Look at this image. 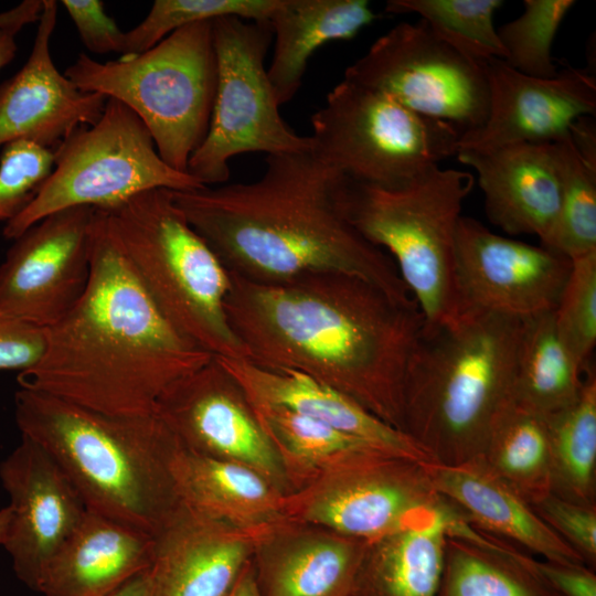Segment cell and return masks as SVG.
<instances>
[{
  "label": "cell",
  "instance_id": "obj_1",
  "mask_svg": "<svg viewBox=\"0 0 596 596\" xmlns=\"http://www.w3.org/2000/svg\"><path fill=\"white\" fill-rule=\"evenodd\" d=\"M230 276L225 311L246 361L305 373L404 432L405 377L425 324L414 298L340 273Z\"/></svg>",
  "mask_w": 596,
  "mask_h": 596
},
{
  "label": "cell",
  "instance_id": "obj_2",
  "mask_svg": "<svg viewBox=\"0 0 596 596\" xmlns=\"http://www.w3.org/2000/svg\"><path fill=\"white\" fill-rule=\"evenodd\" d=\"M260 178L170 191L175 205L230 274L280 283L318 273L371 281L412 299L392 258L350 222L344 177L312 152L266 156Z\"/></svg>",
  "mask_w": 596,
  "mask_h": 596
},
{
  "label": "cell",
  "instance_id": "obj_3",
  "mask_svg": "<svg viewBox=\"0 0 596 596\" xmlns=\"http://www.w3.org/2000/svg\"><path fill=\"white\" fill-rule=\"evenodd\" d=\"M44 336L43 353L18 374L19 386L113 416L155 414L170 385L213 358L163 317L100 210L93 226L87 288Z\"/></svg>",
  "mask_w": 596,
  "mask_h": 596
},
{
  "label": "cell",
  "instance_id": "obj_4",
  "mask_svg": "<svg viewBox=\"0 0 596 596\" xmlns=\"http://www.w3.org/2000/svg\"><path fill=\"white\" fill-rule=\"evenodd\" d=\"M14 418L56 461L88 511L156 538L180 505L170 473L178 437L156 414L106 415L19 387Z\"/></svg>",
  "mask_w": 596,
  "mask_h": 596
},
{
  "label": "cell",
  "instance_id": "obj_5",
  "mask_svg": "<svg viewBox=\"0 0 596 596\" xmlns=\"http://www.w3.org/2000/svg\"><path fill=\"white\" fill-rule=\"evenodd\" d=\"M522 322L466 310L423 328L406 372L403 421L433 462L457 466L481 456L513 402Z\"/></svg>",
  "mask_w": 596,
  "mask_h": 596
},
{
  "label": "cell",
  "instance_id": "obj_6",
  "mask_svg": "<svg viewBox=\"0 0 596 596\" xmlns=\"http://www.w3.org/2000/svg\"><path fill=\"white\" fill-rule=\"evenodd\" d=\"M104 212L113 238L168 322L213 356L246 360L225 311L230 273L170 190L151 189Z\"/></svg>",
  "mask_w": 596,
  "mask_h": 596
},
{
  "label": "cell",
  "instance_id": "obj_7",
  "mask_svg": "<svg viewBox=\"0 0 596 596\" xmlns=\"http://www.w3.org/2000/svg\"><path fill=\"white\" fill-rule=\"evenodd\" d=\"M470 172L433 167L393 188L344 177L342 204L353 226L387 252L417 302L425 328L458 315L455 280L456 232Z\"/></svg>",
  "mask_w": 596,
  "mask_h": 596
},
{
  "label": "cell",
  "instance_id": "obj_8",
  "mask_svg": "<svg viewBox=\"0 0 596 596\" xmlns=\"http://www.w3.org/2000/svg\"><path fill=\"white\" fill-rule=\"evenodd\" d=\"M64 75L83 92L129 107L148 128L161 159L188 173L207 134L216 93L212 21L180 28L149 50L118 60L79 54Z\"/></svg>",
  "mask_w": 596,
  "mask_h": 596
},
{
  "label": "cell",
  "instance_id": "obj_9",
  "mask_svg": "<svg viewBox=\"0 0 596 596\" xmlns=\"http://www.w3.org/2000/svg\"><path fill=\"white\" fill-rule=\"evenodd\" d=\"M54 167L31 202L3 227L14 240L57 211L89 206L114 210L151 190L204 188L194 177L169 167L143 121L123 103L108 98L99 119L81 126L54 149Z\"/></svg>",
  "mask_w": 596,
  "mask_h": 596
},
{
  "label": "cell",
  "instance_id": "obj_10",
  "mask_svg": "<svg viewBox=\"0 0 596 596\" xmlns=\"http://www.w3.org/2000/svg\"><path fill=\"white\" fill-rule=\"evenodd\" d=\"M311 152L349 180L393 188L458 153L462 132L342 79L310 118Z\"/></svg>",
  "mask_w": 596,
  "mask_h": 596
},
{
  "label": "cell",
  "instance_id": "obj_11",
  "mask_svg": "<svg viewBox=\"0 0 596 596\" xmlns=\"http://www.w3.org/2000/svg\"><path fill=\"white\" fill-rule=\"evenodd\" d=\"M217 85L207 134L188 163L204 187L230 180V161L247 152H307L309 136L283 120L265 65L273 41L267 21L223 17L212 21Z\"/></svg>",
  "mask_w": 596,
  "mask_h": 596
},
{
  "label": "cell",
  "instance_id": "obj_12",
  "mask_svg": "<svg viewBox=\"0 0 596 596\" xmlns=\"http://www.w3.org/2000/svg\"><path fill=\"white\" fill-rule=\"evenodd\" d=\"M448 503L423 462L365 448L286 494L284 517L370 543Z\"/></svg>",
  "mask_w": 596,
  "mask_h": 596
},
{
  "label": "cell",
  "instance_id": "obj_13",
  "mask_svg": "<svg viewBox=\"0 0 596 596\" xmlns=\"http://www.w3.org/2000/svg\"><path fill=\"white\" fill-rule=\"evenodd\" d=\"M343 78L382 92L419 115L450 123L462 134L479 129L488 115L483 63L443 42L422 20L402 22L380 36Z\"/></svg>",
  "mask_w": 596,
  "mask_h": 596
},
{
  "label": "cell",
  "instance_id": "obj_14",
  "mask_svg": "<svg viewBox=\"0 0 596 596\" xmlns=\"http://www.w3.org/2000/svg\"><path fill=\"white\" fill-rule=\"evenodd\" d=\"M95 214L64 209L13 240L0 265V313L44 330L77 304L91 276Z\"/></svg>",
  "mask_w": 596,
  "mask_h": 596
},
{
  "label": "cell",
  "instance_id": "obj_15",
  "mask_svg": "<svg viewBox=\"0 0 596 596\" xmlns=\"http://www.w3.org/2000/svg\"><path fill=\"white\" fill-rule=\"evenodd\" d=\"M155 414L187 448L246 466L283 492L285 466L252 403L219 358L170 385Z\"/></svg>",
  "mask_w": 596,
  "mask_h": 596
},
{
  "label": "cell",
  "instance_id": "obj_16",
  "mask_svg": "<svg viewBox=\"0 0 596 596\" xmlns=\"http://www.w3.org/2000/svg\"><path fill=\"white\" fill-rule=\"evenodd\" d=\"M572 260L544 246L500 236L461 216L456 232L458 313L493 312L520 320L554 311Z\"/></svg>",
  "mask_w": 596,
  "mask_h": 596
},
{
  "label": "cell",
  "instance_id": "obj_17",
  "mask_svg": "<svg viewBox=\"0 0 596 596\" xmlns=\"http://www.w3.org/2000/svg\"><path fill=\"white\" fill-rule=\"evenodd\" d=\"M489 108L483 125L461 135L459 151H488L515 143H553L573 124L595 117L596 78L588 70L563 65L555 76L524 75L501 58L483 63Z\"/></svg>",
  "mask_w": 596,
  "mask_h": 596
},
{
  "label": "cell",
  "instance_id": "obj_18",
  "mask_svg": "<svg viewBox=\"0 0 596 596\" xmlns=\"http://www.w3.org/2000/svg\"><path fill=\"white\" fill-rule=\"evenodd\" d=\"M0 480L10 499L3 546L18 578L36 592L46 565L87 509L56 461L24 436L0 462Z\"/></svg>",
  "mask_w": 596,
  "mask_h": 596
},
{
  "label": "cell",
  "instance_id": "obj_19",
  "mask_svg": "<svg viewBox=\"0 0 596 596\" xmlns=\"http://www.w3.org/2000/svg\"><path fill=\"white\" fill-rule=\"evenodd\" d=\"M56 22L57 2L43 0L26 62L0 84V146L26 140L53 150L104 111L105 95L81 91L56 68L50 47Z\"/></svg>",
  "mask_w": 596,
  "mask_h": 596
},
{
  "label": "cell",
  "instance_id": "obj_20",
  "mask_svg": "<svg viewBox=\"0 0 596 596\" xmlns=\"http://www.w3.org/2000/svg\"><path fill=\"white\" fill-rule=\"evenodd\" d=\"M268 529H237L180 503L155 538L153 596H227Z\"/></svg>",
  "mask_w": 596,
  "mask_h": 596
},
{
  "label": "cell",
  "instance_id": "obj_21",
  "mask_svg": "<svg viewBox=\"0 0 596 596\" xmlns=\"http://www.w3.org/2000/svg\"><path fill=\"white\" fill-rule=\"evenodd\" d=\"M456 156L477 172L489 221L511 235H535L546 247L560 209L553 145L515 143Z\"/></svg>",
  "mask_w": 596,
  "mask_h": 596
},
{
  "label": "cell",
  "instance_id": "obj_22",
  "mask_svg": "<svg viewBox=\"0 0 596 596\" xmlns=\"http://www.w3.org/2000/svg\"><path fill=\"white\" fill-rule=\"evenodd\" d=\"M278 523L255 547L263 596H350L366 542L308 525Z\"/></svg>",
  "mask_w": 596,
  "mask_h": 596
},
{
  "label": "cell",
  "instance_id": "obj_23",
  "mask_svg": "<svg viewBox=\"0 0 596 596\" xmlns=\"http://www.w3.org/2000/svg\"><path fill=\"white\" fill-rule=\"evenodd\" d=\"M219 360L253 404L284 406L326 423L383 453L418 462L432 461L406 433L317 379L296 370L260 368L246 360Z\"/></svg>",
  "mask_w": 596,
  "mask_h": 596
},
{
  "label": "cell",
  "instance_id": "obj_24",
  "mask_svg": "<svg viewBox=\"0 0 596 596\" xmlns=\"http://www.w3.org/2000/svg\"><path fill=\"white\" fill-rule=\"evenodd\" d=\"M155 538L86 510L46 565L36 592L44 596H106L151 567Z\"/></svg>",
  "mask_w": 596,
  "mask_h": 596
},
{
  "label": "cell",
  "instance_id": "obj_25",
  "mask_svg": "<svg viewBox=\"0 0 596 596\" xmlns=\"http://www.w3.org/2000/svg\"><path fill=\"white\" fill-rule=\"evenodd\" d=\"M423 467L435 490L457 505L480 531L513 541L546 562L588 566L528 501L478 461L457 466L424 461Z\"/></svg>",
  "mask_w": 596,
  "mask_h": 596
},
{
  "label": "cell",
  "instance_id": "obj_26",
  "mask_svg": "<svg viewBox=\"0 0 596 596\" xmlns=\"http://www.w3.org/2000/svg\"><path fill=\"white\" fill-rule=\"evenodd\" d=\"M170 473L180 503L198 514L247 531L286 521V494L246 466L198 454L179 440Z\"/></svg>",
  "mask_w": 596,
  "mask_h": 596
},
{
  "label": "cell",
  "instance_id": "obj_27",
  "mask_svg": "<svg viewBox=\"0 0 596 596\" xmlns=\"http://www.w3.org/2000/svg\"><path fill=\"white\" fill-rule=\"evenodd\" d=\"M465 517L449 501L366 543L350 596H438L446 541Z\"/></svg>",
  "mask_w": 596,
  "mask_h": 596
},
{
  "label": "cell",
  "instance_id": "obj_28",
  "mask_svg": "<svg viewBox=\"0 0 596 596\" xmlns=\"http://www.w3.org/2000/svg\"><path fill=\"white\" fill-rule=\"evenodd\" d=\"M375 18L366 0H278L267 20L274 40L267 73L279 106L298 93L319 47L353 39Z\"/></svg>",
  "mask_w": 596,
  "mask_h": 596
},
{
  "label": "cell",
  "instance_id": "obj_29",
  "mask_svg": "<svg viewBox=\"0 0 596 596\" xmlns=\"http://www.w3.org/2000/svg\"><path fill=\"white\" fill-rule=\"evenodd\" d=\"M438 596H561L536 560L488 536L476 543L448 536Z\"/></svg>",
  "mask_w": 596,
  "mask_h": 596
},
{
  "label": "cell",
  "instance_id": "obj_30",
  "mask_svg": "<svg viewBox=\"0 0 596 596\" xmlns=\"http://www.w3.org/2000/svg\"><path fill=\"white\" fill-rule=\"evenodd\" d=\"M584 373L573 361L556 332L553 311L522 322L513 401L542 416L573 403Z\"/></svg>",
  "mask_w": 596,
  "mask_h": 596
},
{
  "label": "cell",
  "instance_id": "obj_31",
  "mask_svg": "<svg viewBox=\"0 0 596 596\" xmlns=\"http://www.w3.org/2000/svg\"><path fill=\"white\" fill-rule=\"evenodd\" d=\"M476 461L530 504L552 492L545 417L513 401L498 417Z\"/></svg>",
  "mask_w": 596,
  "mask_h": 596
},
{
  "label": "cell",
  "instance_id": "obj_32",
  "mask_svg": "<svg viewBox=\"0 0 596 596\" xmlns=\"http://www.w3.org/2000/svg\"><path fill=\"white\" fill-rule=\"evenodd\" d=\"M552 454V492L585 505H596V376L584 372L577 398L544 416Z\"/></svg>",
  "mask_w": 596,
  "mask_h": 596
},
{
  "label": "cell",
  "instance_id": "obj_33",
  "mask_svg": "<svg viewBox=\"0 0 596 596\" xmlns=\"http://www.w3.org/2000/svg\"><path fill=\"white\" fill-rule=\"evenodd\" d=\"M284 466L311 480L351 455L373 448L318 419L279 405L253 404Z\"/></svg>",
  "mask_w": 596,
  "mask_h": 596
},
{
  "label": "cell",
  "instance_id": "obj_34",
  "mask_svg": "<svg viewBox=\"0 0 596 596\" xmlns=\"http://www.w3.org/2000/svg\"><path fill=\"white\" fill-rule=\"evenodd\" d=\"M552 145L560 209L546 248L572 260L596 252V166L582 158L570 134Z\"/></svg>",
  "mask_w": 596,
  "mask_h": 596
},
{
  "label": "cell",
  "instance_id": "obj_35",
  "mask_svg": "<svg viewBox=\"0 0 596 596\" xmlns=\"http://www.w3.org/2000/svg\"><path fill=\"white\" fill-rule=\"evenodd\" d=\"M501 0H389L385 11L416 13L443 42L479 63L504 60L493 18Z\"/></svg>",
  "mask_w": 596,
  "mask_h": 596
},
{
  "label": "cell",
  "instance_id": "obj_36",
  "mask_svg": "<svg viewBox=\"0 0 596 596\" xmlns=\"http://www.w3.org/2000/svg\"><path fill=\"white\" fill-rule=\"evenodd\" d=\"M575 3L573 0H524L523 12L497 30L505 51L503 61L528 76H555L558 67L551 53L552 43Z\"/></svg>",
  "mask_w": 596,
  "mask_h": 596
},
{
  "label": "cell",
  "instance_id": "obj_37",
  "mask_svg": "<svg viewBox=\"0 0 596 596\" xmlns=\"http://www.w3.org/2000/svg\"><path fill=\"white\" fill-rule=\"evenodd\" d=\"M278 0H156L146 18L125 32L120 56L145 52L185 25L223 17L267 21Z\"/></svg>",
  "mask_w": 596,
  "mask_h": 596
},
{
  "label": "cell",
  "instance_id": "obj_38",
  "mask_svg": "<svg viewBox=\"0 0 596 596\" xmlns=\"http://www.w3.org/2000/svg\"><path fill=\"white\" fill-rule=\"evenodd\" d=\"M553 313L560 340L584 373L596 344V252L572 259Z\"/></svg>",
  "mask_w": 596,
  "mask_h": 596
},
{
  "label": "cell",
  "instance_id": "obj_39",
  "mask_svg": "<svg viewBox=\"0 0 596 596\" xmlns=\"http://www.w3.org/2000/svg\"><path fill=\"white\" fill-rule=\"evenodd\" d=\"M54 167L52 149L26 140L7 143L0 156V221L15 217Z\"/></svg>",
  "mask_w": 596,
  "mask_h": 596
},
{
  "label": "cell",
  "instance_id": "obj_40",
  "mask_svg": "<svg viewBox=\"0 0 596 596\" xmlns=\"http://www.w3.org/2000/svg\"><path fill=\"white\" fill-rule=\"evenodd\" d=\"M531 507L587 564H595L596 505L572 502L550 492L531 503Z\"/></svg>",
  "mask_w": 596,
  "mask_h": 596
},
{
  "label": "cell",
  "instance_id": "obj_41",
  "mask_svg": "<svg viewBox=\"0 0 596 596\" xmlns=\"http://www.w3.org/2000/svg\"><path fill=\"white\" fill-rule=\"evenodd\" d=\"M83 44L93 53L123 54L125 32L107 14L99 0H62Z\"/></svg>",
  "mask_w": 596,
  "mask_h": 596
},
{
  "label": "cell",
  "instance_id": "obj_42",
  "mask_svg": "<svg viewBox=\"0 0 596 596\" xmlns=\"http://www.w3.org/2000/svg\"><path fill=\"white\" fill-rule=\"evenodd\" d=\"M44 330L0 313V371L22 372L41 358Z\"/></svg>",
  "mask_w": 596,
  "mask_h": 596
},
{
  "label": "cell",
  "instance_id": "obj_43",
  "mask_svg": "<svg viewBox=\"0 0 596 596\" xmlns=\"http://www.w3.org/2000/svg\"><path fill=\"white\" fill-rule=\"evenodd\" d=\"M536 568L561 596H596V575L588 566L536 560Z\"/></svg>",
  "mask_w": 596,
  "mask_h": 596
},
{
  "label": "cell",
  "instance_id": "obj_44",
  "mask_svg": "<svg viewBox=\"0 0 596 596\" xmlns=\"http://www.w3.org/2000/svg\"><path fill=\"white\" fill-rule=\"evenodd\" d=\"M43 9V0H24L18 6L0 12V28L21 31L25 25L38 22Z\"/></svg>",
  "mask_w": 596,
  "mask_h": 596
},
{
  "label": "cell",
  "instance_id": "obj_45",
  "mask_svg": "<svg viewBox=\"0 0 596 596\" xmlns=\"http://www.w3.org/2000/svg\"><path fill=\"white\" fill-rule=\"evenodd\" d=\"M106 596H153L150 568L143 571Z\"/></svg>",
  "mask_w": 596,
  "mask_h": 596
},
{
  "label": "cell",
  "instance_id": "obj_46",
  "mask_svg": "<svg viewBox=\"0 0 596 596\" xmlns=\"http://www.w3.org/2000/svg\"><path fill=\"white\" fill-rule=\"evenodd\" d=\"M227 596H263L257 585L252 561L246 565Z\"/></svg>",
  "mask_w": 596,
  "mask_h": 596
},
{
  "label": "cell",
  "instance_id": "obj_47",
  "mask_svg": "<svg viewBox=\"0 0 596 596\" xmlns=\"http://www.w3.org/2000/svg\"><path fill=\"white\" fill-rule=\"evenodd\" d=\"M19 32L15 29L0 28V70L15 57L18 51L15 36Z\"/></svg>",
  "mask_w": 596,
  "mask_h": 596
},
{
  "label": "cell",
  "instance_id": "obj_48",
  "mask_svg": "<svg viewBox=\"0 0 596 596\" xmlns=\"http://www.w3.org/2000/svg\"><path fill=\"white\" fill-rule=\"evenodd\" d=\"M10 522V510L8 505L0 510V545H3L7 539Z\"/></svg>",
  "mask_w": 596,
  "mask_h": 596
}]
</instances>
